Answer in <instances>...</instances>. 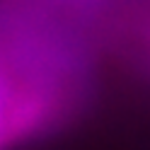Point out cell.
Returning <instances> with one entry per match:
<instances>
[{
    "label": "cell",
    "mask_w": 150,
    "mask_h": 150,
    "mask_svg": "<svg viewBox=\"0 0 150 150\" xmlns=\"http://www.w3.org/2000/svg\"><path fill=\"white\" fill-rule=\"evenodd\" d=\"M0 148H3V145H0Z\"/></svg>",
    "instance_id": "2"
},
{
    "label": "cell",
    "mask_w": 150,
    "mask_h": 150,
    "mask_svg": "<svg viewBox=\"0 0 150 150\" xmlns=\"http://www.w3.org/2000/svg\"><path fill=\"white\" fill-rule=\"evenodd\" d=\"M0 90H5V92H7V97H10V87L5 85V75H3V68H0Z\"/></svg>",
    "instance_id": "1"
}]
</instances>
